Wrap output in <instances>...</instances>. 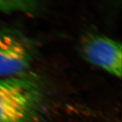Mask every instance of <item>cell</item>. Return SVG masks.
<instances>
[{"mask_svg":"<svg viewBox=\"0 0 122 122\" xmlns=\"http://www.w3.org/2000/svg\"><path fill=\"white\" fill-rule=\"evenodd\" d=\"M41 94L35 76L25 73L0 79V122H34Z\"/></svg>","mask_w":122,"mask_h":122,"instance_id":"obj_1","label":"cell"},{"mask_svg":"<svg viewBox=\"0 0 122 122\" xmlns=\"http://www.w3.org/2000/svg\"><path fill=\"white\" fill-rule=\"evenodd\" d=\"M81 51L90 63L122 77V48L119 42L104 35H90L83 41Z\"/></svg>","mask_w":122,"mask_h":122,"instance_id":"obj_2","label":"cell"},{"mask_svg":"<svg viewBox=\"0 0 122 122\" xmlns=\"http://www.w3.org/2000/svg\"><path fill=\"white\" fill-rule=\"evenodd\" d=\"M31 62L30 49L22 40L10 33H0V76L25 74Z\"/></svg>","mask_w":122,"mask_h":122,"instance_id":"obj_3","label":"cell"}]
</instances>
